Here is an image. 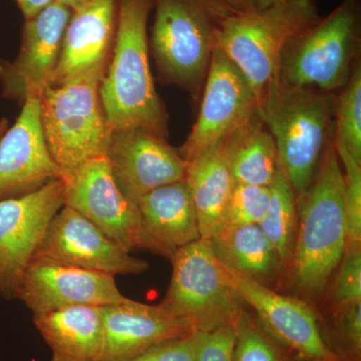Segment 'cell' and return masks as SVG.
I'll return each mask as SVG.
<instances>
[{"label":"cell","instance_id":"1","mask_svg":"<svg viewBox=\"0 0 361 361\" xmlns=\"http://www.w3.org/2000/svg\"><path fill=\"white\" fill-rule=\"evenodd\" d=\"M152 9L153 0H118L115 42L99 94L111 132L142 129L167 139L169 116L149 66Z\"/></svg>","mask_w":361,"mask_h":361},{"label":"cell","instance_id":"2","mask_svg":"<svg viewBox=\"0 0 361 361\" xmlns=\"http://www.w3.org/2000/svg\"><path fill=\"white\" fill-rule=\"evenodd\" d=\"M297 230L288 268L296 290L322 294L348 243L343 170L334 140L322 157L311 186L296 196Z\"/></svg>","mask_w":361,"mask_h":361},{"label":"cell","instance_id":"3","mask_svg":"<svg viewBox=\"0 0 361 361\" xmlns=\"http://www.w3.org/2000/svg\"><path fill=\"white\" fill-rule=\"evenodd\" d=\"M149 51L161 84L199 104L221 25L235 11L226 0H153Z\"/></svg>","mask_w":361,"mask_h":361},{"label":"cell","instance_id":"4","mask_svg":"<svg viewBox=\"0 0 361 361\" xmlns=\"http://www.w3.org/2000/svg\"><path fill=\"white\" fill-rule=\"evenodd\" d=\"M315 0H279L265 8L233 11L217 35V49L243 73L259 108L277 82L285 47L320 20Z\"/></svg>","mask_w":361,"mask_h":361},{"label":"cell","instance_id":"5","mask_svg":"<svg viewBox=\"0 0 361 361\" xmlns=\"http://www.w3.org/2000/svg\"><path fill=\"white\" fill-rule=\"evenodd\" d=\"M334 96L312 87H286L277 82L259 108L296 196L312 184L334 139Z\"/></svg>","mask_w":361,"mask_h":361},{"label":"cell","instance_id":"6","mask_svg":"<svg viewBox=\"0 0 361 361\" xmlns=\"http://www.w3.org/2000/svg\"><path fill=\"white\" fill-rule=\"evenodd\" d=\"M360 0H342L325 18L285 47L278 84L334 94L346 85L360 59Z\"/></svg>","mask_w":361,"mask_h":361},{"label":"cell","instance_id":"7","mask_svg":"<svg viewBox=\"0 0 361 361\" xmlns=\"http://www.w3.org/2000/svg\"><path fill=\"white\" fill-rule=\"evenodd\" d=\"M104 71L49 85L40 94V116L47 147L63 176L87 161L106 157L111 130L99 87Z\"/></svg>","mask_w":361,"mask_h":361},{"label":"cell","instance_id":"8","mask_svg":"<svg viewBox=\"0 0 361 361\" xmlns=\"http://www.w3.org/2000/svg\"><path fill=\"white\" fill-rule=\"evenodd\" d=\"M170 261L172 278L161 307L184 320L192 331L235 324L244 302L226 279L208 240L178 249Z\"/></svg>","mask_w":361,"mask_h":361},{"label":"cell","instance_id":"9","mask_svg":"<svg viewBox=\"0 0 361 361\" xmlns=\"http://www.w3.org/2000/svg\"><path fill=\"white\" fill-rule=\"evenodd\" d=\"M61 180L63 206L84 216L126 250L163 256L145 230L137 204L116 185L106 157L87 161Z\"/></svg>","mask_w":361,"mask_h":361},{"label":"cell","instance_id":"10","mask_svg":"<svg viewBox=\"0 0 361 361\" xmlns=\"http://www.w3.org/2000/svg\"><path fill=\"white\" fill-rule=\"evenodd\" d=\"M63 180L0 201V298L18 299L23 275L52 218L63 207Z\"/></svg>","mask_w":361,"mask_h":361},{"label":"cell","instance_id":"11","mask_svg":"<svg viewBox=\"0 0 361 361\" xmlns=\"http://www.w3.org/2000/svg\"><path fill=\"white\" fill-rule=\"evenodd\" d=\"M199 104L196 122L178 149L186 161L215 146L259 111L250 82L219 49L213 52Z\"/></svg>","mask_w":361,"mask_h":361},{"label":"cell","instance_id":"12","mask_svg":"<svg viewBox=\"0 0 361 361\" xmlns=\"http://www.w3.org/2000/svg\"><path fill=\"white\" fill-rule=\"evenodd\" d=\"M32 259L114 275H139L149 263L130 255L90 220L70 207H61L47 226Z\"/></svg>","mask_w":361,"mask_h":361},{"label":"cell","instance_id":"13","mask_svg":"<svg viewBox=\"0 0 361 361\" xmlns=\"http://www.w3.org/2000/svg\"><path fill=\"white\" fill-rule=\"evenodd\" d=\"M63 177L45 140L40 96L28 94L20 115L0 139V201L32 194Z\"/></svg>","mask_w":361,"mask_h":361},{"label":"cell","instance_id":"14","mask_svg":"<svg viewBox=\"0 0 361 361\" xmlns=\"http://www.w3.org/2000/svg\"><path fill=\"white\" fill-rule=\"evenodd\" d=\"M18 299L35 315L73 306L104 307L128 298L118 290L114 275L32 259L23 275Z\"/></svg>","mask_w":361,"mask_h":361},{"label":"cell","instance_id":"15","mask_svg":"<svg viewBox=\"0 0 361 361\" xmlns=\"http://www.w3.org/2000/svg\"><path fill=\"white\" fill-rule=\"evenodd\" d=\"M73 11L54 1L25 21L20 49L11 63L0 61L4 96L23 104L28 94H39L51 84Z\"/></svg>","mask_w":361,"mask_h":361},{"label":"cell","instance_id":"16","mask_svg":"<svg viewBox=\"0 0 361 361\" xmlns=\"http://www.w3.org/2000/svg\"><path fill=\"white\" fill-rule=\"evenodd\" d=\"M106 158L116 185L135 204L156 188L186 176L187 161L179 151L146 130H114Z\"/></svg>","mask_w":361,"mask_h":361},{"label":"cell","instance_id":"17","mask_svg":"<svg viewBox=\"0 0 361 361\" xmlns=\"http://www.w3.org/2000/svg\"><path fill=\"white\" fill-rule=\"evenodd\" d=\"M220 264L233 289L244 304L255 310L271 334L310 360H332L331 353L320 334L314 313L307 304L300 299L277 293L266 285Z\"/></svg>","mask_w":361,"mask_h":361},{"label":"cell","instance_id":"18","mask_svg":"<svg viewBox=\"0 0 361 361\" xmlns=\"http://www.w3.org/2000/svg\"><path fill=\"white\" fill-rule=\"evenodd\" d=\"M118 0H92L71 13L51 85L106 73L115 42Z\"/></svg>","mask_w":361,"mask_h":361},{"label":"cell","instance_id":"19","mask_svg":"<svg viewBox=\"0 0 361 361\" xmlns=\"http://www.w3.org/2000/svg\"><path fill=\"white\" fill-rule=\"evenodd\" d=\"M104 348L99 361H127L147 349L191 334L184 320L165 308L128 298L101 307Z\"/></svg>","mask_w":361,"mask_h":361},{"label":"cell","instance_id":"20","mask_svg":"<svg viewBox=\"0 0 361 361\" xmlns=\"http://www.w3.org/2000/svg\"><path fill=\"white\" fill-rule=\"evenodd\" d=\"M142 226L170 260L182 247L201 238L191 191L185 180L156 188L137 202Z\"/></svg>","mask_w":361,"mask_h":361},{"label":"cell","instance_id":"21","mask_svg":"<svg viewBox=\"0 0 361 361\" xmlns=\"http://www.w3.org/2000/svg\"><path fill=\"white\" fill-rule=\"evenodd\" d=\"M51 361H99L104 348L101 307L73 306L33 315Z\"/></svg>","mask_w":361,"mask_h":361},{"label":"cell","instance_id":"22","mask_svg":"<svg viewBox=\"0 0 361 361\" xmlns=\"http://www.w3.org/2000/svg\"><path fill=\"white\" fill-rule=\"evenodd\" d=\"M185 180L191 191L201 238L208 240L223 224L235 185L223 140L187 161Z\"/></svg>","mask_w":361,"mask_h":361},{"label":"cell","instance_id":"23","mask_svg":"<svg viewBox=\"0 0 361 361\" xmlns=\"http://www.w3.org/2000/svg\"><path fill=\"white\" fill-rule=\"evenodd\" d=\"M208 242L220 263L258 283L269 286L284 270L274 247L258 225L221 226Z\"/></svg>","mask_w":361,"mask_h":361},{"label":"cell","instance_id":"24","mask_svg":"<svg viewBox=\"0 0 361 361\" xmlns=\"http://www.w3.org/2000/svg\"><path fill=\"white\" fill-rule=\"evenodd\" d=\"M235 183L270 187L280 168L277 147L260 111L223 139Z\"/></svg>","mask_w":361,"mask_h":361},{"label":"cell","instance_id":"25","mask_svg":"<svg viewBox=\"0 0 361 361\" xmlns=\"http://www.w3.org/2000/svg\"><path fill=\"white\" fill-rule=\"evenodd\" d=\"M270 191L269 209L258 226L274 247L285 269L293 250L298 217L295 192L281 165Z\"/></svg>","mask_w":361,"mask_h":361},{"label":"cell","instance_id":"26","mask_svg":"<svg viewBox=\"0 0 361 361\" xmlns=\"http://www.w3.org/2000/svg\"><path fill=\"white\" fill-rule=\"evenodd\" d=\"M334 140L361 165V65L353 66L346 85L334 97Z\"/></svg>","mask_w":361,"mask_h":361},{"label":"cell","instance_id":"27","mask_svg":"<svg viewBox=\"0 0 361 361\" xmlns=\"http://www.w3.org/2000/svg\"><path fill=\"white\" fill-rule=\"evenodd\" d=\"M270 187L235 183L223 225H258L269 209Z\"/></svg>","mask_w":361,"mask_h":361},{"label":"cell","instance_id":"28","mask_svg":"<svg viewBox=\"0 0 361 361\" xmlns=\"http://www.w3.org/2000/svg\"><path fill=\"white\" fill-rule=\"evenodd\" d=\"M336 146L344 177L348 241L361 242V165L356 163L345 149Z\"/></svg>","mask_w":361,"mask_h":361},{"label":"cell","instance_id":"29","mask_svg":"<svg viewBox=\"0 0 361 361\" xmlns=\"http://www.w3.org/2000/svg\"><path fill=\"white\" fill-rule=\"evenodd\" d=\"M334 284L336 307L361 301V242L348 241Z\"/></svg>","mask_w":361,"mask_h":361},{"label":"cell","instance_id":"30","mask_svg":"<svg viewBox=\"0 0 361 361\" xmlns=\"http://www.w3.org/2000/svg\"><path fill=\"white\" fill-rule=\"evenodd\" d=\"M236 343L232 361H279L274 346L242 311L235 322Z\"/></svg>","mask_w":361,"mask_h":361},{"label":"cell","instance_id":"31","mask_svg":"<svg viewBox=\"0 0 361 361\" xmlns=\"http://www.w3.org/2000/svg\"><path fill=\"white\" fill-rule=\"evenodd\" d=\"M195 361H232L236 343L234 325L194 331Z\"/></svg>","mask_w":361,"mask_h":361},{"label":"cell","instance_id":"32","mask_svg":"<svg viewBox=\"0 0 361 361\" xmlns=\"http://www.w3.org/2000/svg\"><path fill=\"white\" fill-rule=\"evenodd\" d=\"M127 361H195L194 331L157 344Z\"/></svg>","mask_w":361,"mask_h":361},{"label":"cell","instance_id":"33","mask_svg":"<svg viewBox=\"0 0 361 361\" xmlns=\"http://www.w3.org/2000/svg\"><path fill=\"white\" fill-rule=\"evenodd\" d=\"M341 310L339 319L343 329L344 336L348 341L355 346L356 350H360L361 346V301L349 304Z\"/></svg>","mask_w":361,"mask_h":361},{"label":"cell","instance_id":"34","mask_svg":"<svg viewBox=\"0 0 361 361\" xmlns=\"http://www.w3.org/2000/svg\"><path fill=\"white\" fill-rule=\"evenodd\" d=\"M25 20H32L40 11L51 6L54 0H16Z\"/></svg>","mask_w":361,"mask_h":361},{"label":"cell","instance_id":"35","mask_svg":"<svg viewBox=\"0 0 361 361\" xmlns=\"http://www.w3.org/2000/svg\"><path fill=\"white\" fill-rule=\"evenodd\" d=\"M235 11H246L255 8L254 0H226Z\"/></svg>","mask_w":361,"mask_h":361},{"label":"cell","instance_id":"36","mask_svg":"<svg viewBox=\"0 0 361 361\" xmlns=\"http://www.w3.org/2000/svg\"><path fill=\"white\" fill-rule=\"evenodd\" d=\"M59 4H63L71 11H75V9L80 8V7L85 6V4H90L92 0H54Z\"/></svg>","mask_w":361,"mask_h":361},{"label":"cell","instance_id":"37","mask_svg":"<svg viewBox=\"0 0 361 361\" xmlns=\"http://www.w3.org/2000/svg\"><path fill=\"white\" fill-rule=\"evenodd\" d=\"M277 1H279V0H254V4H255V8L261 9L265 8V7L269 6Z\"/></svg>","mask_w":361,"mask_h":361},{"label":"cell","instance_id":"38","mask_svg":"<svg viewBox=\"0 0 361 361\" xmlns=\"http://www.w3.org/2000/svg\"><path fill=\"white\" fill-rule=\"evenodd\" d=\"M8 129V121L6 118H0V139Z\"/></svg>","mask_w":361,"mask_h":361}]
</instances>
